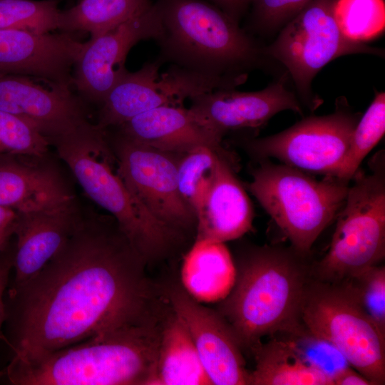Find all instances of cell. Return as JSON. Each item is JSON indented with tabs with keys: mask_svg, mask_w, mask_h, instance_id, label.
I'll return each instance as SVG.
<instances>
[{
	"mask_svg": "<svg viewBox=\"0 0 385 385\" xmlns=\"http://www.w3.org/2000/svg\"><path fill=\"white\" fill-rule=\"evenodd\" d=\"M385 163L380 151L370 172L352 178L328 251L312 262L313 277L337 283L355 278L385 257Z\"/></svg>",
	"mask_w": 385,
	"mask_h": 385,
	"instance_id": "52a82bcc",
	"label": "cell"
},
{
	"mask_svg": "<svg viewBox=\"0 0 385 385\" xmlns=\"http://www.w3.org/2000/svg\"><path fill=\"white\" fill-rule=\"evenodd\" d=\"M87 42L70 34L0 29V73L35 78L50 86L70 88L71 71Z\"/></svg>",
	"mask_w": 385,
	"mask_h": 385,
	"instance_id": "2e32d148",
	"label": "cell"
},
{
	"mask_svg": "<svg viewBox=\"0 0 385 385\" xmlns=\"http://www.w3.org/2000/svg\"><path fill=\"white\" fill-rule=\"evenodd\" d=\"M108 137L120 175L148 211L182 234L195 228V213L178 188V163L183 153L154 148L118 130Z\"/></svg>",
	"mask_w": 385,
	"mask_h": 385,
	"instance_id": "8fae6325",
	"label": "cell"
},
{
	"mask_svg": "<svg viewBox=\"0 0 385 385\" xmlns=\"http://www.w3.org/2000/svg\"><path fill=\"white\" fill-rule=\"evenodd\" d=\"M159 61L126 71L102 103L97 125L117 128L133 118L162 106H183L185 100L217 90L212 81L177 66L160 73Z\"/></svg>",
	"mask_w": 385,
	"mask_h": 385,
	"instance_id": "7c38bea8",
	"label": "cell"
},
{
	"mask_svg": "<svg viewBox=\"0 0 385 385\" xmlns=\"http://www.w3.org/2000/svg\"><path fill=\"white\" fill-rule=\"evenodd\" d=\"M287 76L284 73L257 91L224 88L202 93L191 99L188 108L202 125L220 140L231 131L262 127L283 111L302 115L300 102L286 86Z\"/></svg>",
	"mask_w": 385,
	"mask_h": 385,
	"instance_id": "5bb4252c",
	"label": "cell"
},
{
	"mask_svg": "<svg viewBox=\"0 0 385 385\" xmlns=\"http://www.w3.org/2000/svg\"><path fill=\"white\" fill-rule=\"evenodd\" d=\"M170 314L161 325L155 385L212 384L188 328Z\"/></svg>",
	"mask_w": 385,
	"mask_h": 385,
	"instance_id": "603a6c76",
	"label": "cell"
},
{
	"mask_svg": "<svg viewBox=\"0 0 385 385\" xmlns=\"http://www.w3.org/2000/svg\"><path fill=\"white\" fill-rule=\"evenodd\" d=\"M172 310L188 328L202 365L216 385H247L250 374L237 339L217 312L193 299L184 289L169 291Z\"/></svg>",
	"mask_w": 385,
	"mask_h": 385,
	"instance_id": "9a60e30c",
	"label": "cell"
},
{
	"mask_svg": "<svg viewBox=\"0 0 385 385\" xmlns=\"http://www.w3.org/2000/svg\"><path fill=\"white\" fill-rule=\"evenodd\" d=\"M162 23L155 4L95 39L89 40L74 66L73 85L87 99L103 103L127 71L125 61L140 41L158 39Z\"/></svg>",
	"mask_w": 385,
	"mask_h": 385,
	"instance_id": "4fadbf2b",
	"label": "cell"
},
{
	"mask_svg": "<svg viewBox=\"0 0 385 385\" xmlns=\"http://www.w3.org/2000/svg\"><path fill=\"white\" fill-rule=\"evenodd\" d=\"M146 264L113 217L82 216L40 272L6 290L13 357H36L154 318Z\"/></svg>",
	"mask_w": 385,
	"mask_h": 385,
	"instance_id": "6da1fadb",
	"label": "cell"
},
{
	"mask_svg": "<svg viewBox=\"0 0 385 385\" xmlns=\"http://www.w3.org/2000/svg\"><path fill=\"white\" fill-rule=\"evenodd\" d=\"M250 351L255 367L250 371V385H332L282 337L260 342Z\"/></svg>",
	"mask_w": 385,
	"mask_h": 385,
	"instance_id": "cb8c5ba5",
	"label": "cell"
},
{
	"mask_svg": "<svg viewBox=\"0 0 385 385\" xmlns=\"http://www.w3.org/2000/svg\"><path fill=\"white\" fill-rule=\"evenodd\" d=\"M160 329L153 318L36 357H12L6 378L14 385H155Z\"/></svg>",
	"mask_w": 385,
	"mask_h": 385,
	"instance_id": "3957f363",
	"label": "cell"
},
{
	"mask_svg": "<svg viewBox=\"0 0 385 385\" xmlns=\"http://www.w3.org/2000/svg\"><path fill=\"white\" fill-rule=\"evenodd\" d=\"M0 110L29 123L50 142L87 120L70 88L44 87L24 76L0 73Z\"/></svg>",
	"mask_w": 385,
	"mask_h": 385,
	"instance_id": "e0dca14e",
	"label": "cell"
},
{
	"mask_svg": "<svg viewBox=\"0 0 385 385\" xmlns=\"http://www.w3.org/2000/svg\"><path fill=\"white\" fill-rule=\"evenodd\" d=\"M312 0H251L253 26L262 31L283 27Z\"/></svg>",
	"mask_w": 385,
	"mask_h": 385,
	"instance_id": "d6a6232c",
	"label": "cell"
},
{
	"mask_svg": "<svg viewBox=\"0 0 385 385\" xmlns=\"http://www.w3.org/2000/svg\"><path fill=\"white\" fill-rule=\"evenodd\" d=\"M223 151L200 145L180 156L177 169L178 188L193 212L207 190L217 155Z\"/></svg>",
	"mask_w": 385,
	"mask_h": 385,
	"instance_id": "f1b7e54d",
	"label": "cell"
},
{
	"mask_svg": "<svg viewBox=\"0 0 385 385\" xmlns=\"http://www.w3.org/2000/svg\"><path fill=\"white\" fill-rule=\"evenodd\" d=\"M309 255L293 247L255 246L242 254L234 286L219 313L242 349H251L265 336L292 331L312 276Z\"/></svg>",
	"mask_w": 385,
	"mask_h": 385,
	"instance_id": "7a4b0ae2",
	"label": "cell"
},
{
	"mask_svg": "<svg viewBox=\"0 0 385 385\" xmlns=\"http://www.w3.org/2000/svg\"><path fill=\"white\" fill-rule=\"evenodd\" d=\"M184 289L199 302L223 300L232 290L236 267L224 242L195 240L181 269Z\"/></svg>",
	"mask_w": 385,
	"mask_h": 385,
	"instance_id": "7402d4cb",
	"label": "cell"
},
{
	"mask_svg": "<svg viewBox=\"0 0 385 385\" xmlns=\"http://www.w3.org/2000/svg\"><path fill=\"white\" fill-rule=\"evenodd\" d=\"M153 5L150 0H81L60 11L58 29L65 33L86 31L90 40L113 29Z\"/></svg>",
	"mask_w": 385,
	"mask_h": 385,
	"instance_id": "d4e9b609",
	"label": "cell"
},
{
	"mask_svg": "<svg viewBox=\"0 0 385 385\" xmlns=\"http://www.w3.org/2000/svg\"><path fill=\"white\" fill-rule=\"evenodd\" d=\"M6 247H7V246H6V247H4V246L0 245V251L4 250V249L6 248Z\"/></svg>",
	"mask_w": 385,
	"mask_h": 385,
	"instance_id": "74e56055",
	"label": "cell"
},
{
	"mask_svg": "<svg viewBox=\"0 0 385 385\" xmlns=\"http://www.w3.org/2000/svg\"><path fill=\"white\" fill-rule=\"evenodd\" d=\"M0 154H2V153L0 151Z\"/></svg>",
	"mask_w": 385,
	"mask_h": 385,
	"instance_id": "f35d334b",
	"label": "cell"
},
{
	"mask_svg": "<svg viewBox=\"0 0 385 385\" xmlns=\"http://www.w3.org/2000/svg\"><path fill=\"white\" fill-rule=\"evenodd\" d=\"M48 140L22 118L0 110V151L16 155L43 158Z\"/></svg>",
	"mask_w": 385,
	"mask_h": 385,
	"instance_id": "4dcf8cb0",
	"label": "cell"
},
{
	"mask_svg": "<svg viewBox=\"0 0 385 385\" xmlns=\"http://www.w3.org/2000/svg\"><path fill=\"white\" fill-rule=\"evenodd\" d=\"M4 154V153H2ZM0 154V207L24 212L75 201L60 174L34 157L31 160ZM44 158V157H43Z\"/></svg>",
	"mask_w": 385,
	"mask_h": 385,
	"instance_id": "ffe728a7",
	"label": "cell"
},
{
	"mask_svg": "<svg viewBox=\"0 0 385 385\" xmlns=\"http://www.w3.org/2000/svg\"><path fill=\"white\" fill-rule=\"evenodd\" d=\"M14 247L0 251V331L6 319L5 294L13 268Z\"/></svg>",
	"mask_w": 385,
	"mask_h": 385,
	"instance_id": "836d02e7",
	"label": "cell"
},
{
	"mask_svg": "<svg viewBox=\"0 0 385 385\" xmlns=\"http://www.w3.org/2000/svg\"><path fill=\"white\" fill-rule=\"evenodd\" d=\"M16 217V211L0 207V245L8 246L9 240L14 235Z\"/></svg>",
	"mask_w": 385,
	"mask_h": 385,
	"instance_id": "d590c367",
	"label": "cell"
},
{
	"mask_svg": "<svg viewBox=\"0 0 385 385\" xmlns=\"http://www.w3.org/2000/svg\"><path fill=\"white\" fill-rule=\"evenodd\" d=\"M51 144L86 194L110 214L147 263L169 255L183 234L153 217L129 189L106 130L86 120Z\"/></svg>",
	"mask_w": 385,
	"mask_h": 385,
	"instance_id": "5b68a950",
	"label": "cell"
},
{
	"mask_svg": "<svg viewBox=\"0 0 385 385\" xmlns=\"http://www.w3.org/2000/svg\"><path fill=\"white\" fill-rule=\"evenodd\" d=\"M359 119L360 113L340 100L332 113L309 116L277 134L248 139L245 148L257 160L275 158L304 172L337 177Z\"/></svg>",
	"mask_w": 385,
	"mask_h": 385,
	"instance_id": "30bf717a",
	"label": "cell"
},
{
	"mask_svg": "<svg viewBox=\"0 0 385 385\" xmlns=\"http://www.w3.org/2000/svg\"><path fill=\"white\" fill-rule=\"evenodd\" d=\"M333 16L346 38L357 42L369 40L384 30V1L335 0Z\"/></svg>",
	"mask_w": 385,
	"mask_h": 385,
	"instance_id": "4316f807",
	"label": "cell"
},
{
	"mask_svg": "<svg viewBox=\"0 0 385 385\" xmlns=\"http://www.w3.org/2000/svg\"><path fill=\"white\" fill-rule=\"evenodd\" d=\"M162 23L158 59L215 83L220 89L243 83L262 48L222 10L203 0H158Z\"/></svg>",
	"mask_w": 385,
	"mask_h": 385,
	"instance_id": "277c9868",
	"label": "cell"
},
{
	"mask_svg": "<svg viewBox=\"0 0 385 385\" xmlns=\"http://www.w3.org/2000/svg\"><path fill=\"white\" fill-rule=\"evenodd\" d=\"M301 322L334 344L372 385L385 384V334L364 310L350 280L332 283L312 277Z\"/></svg>",
	"mask_w": 385,
	"mask_h": 385,
	"instance_id": "ba28073f",
	"label": "cell"
},
{
	"mask_svg": "<svg viewBox=\"0 0 385 385\" xmlns=\"http://www.w3.org/2000/svg\"><path fill=\"white\" fill-rule=\"evenodd\" d=\"M385 132V93H377L359 120L351 136L346 156L337 177L351 180L359 166Z\"/></svg>",
	"mask_w": 385,
	"mask_h": 385,
	"instance_id": "83f0119b",
	"label": "cell"
},
{
	"mask_svg": "<svg viewBox=\"0 0 385 385\" xmlns=\"http://www.w3.org/2000/svg\"><path fill=\"white\" fill-rule=\"evenodd\" d=\"M247 188L297 252L309 255L314 242L342 209L350 181L322 180L269 159L258 160Z\"/></svg>",
	"mask_w": 385,
	"mask_h": 385,
	"instance_id": "8992f818",
	"label": "cell"
},
{
	"mask_svg": "<svg viewBox=\"0 0 385 385\" xmlns=\"http://www.w3.org/2000/svg\"><path fill=\"white\" fill-rule=\"evenodd\" d=\"M82 215L75 201L56 207L17 212L14 235V290L34 277L73 234Z\"/></svg>",
	"mask_w": 385,
	"mask_h": 385,
	"instance_id": "ac0fdd59",
	"label": "cell"
},
{
	"mask_svg": "<svg viewBox=\"0 0 385 385\" xmlns=\"http://www.w3.org/2000/svg\"><path fill=\"white\" fill-rule=\"evenodd\" d=\"M233 20L239 23L251 0H208Z\"/></svg>",
	"mask_w": 385,
	"mask_h": 385,
	"instance_id": "e575fe53",
	"label": "cell"
},
{
	"mask_svg": "<svg viewBox=\"0 0 385 385\" xmlns=\"http://www.w3.org/2000/svg\"><path fill=\"white\" fill-rule=\"evenodd\" d=\"M334 385H372V384L359 372L350 368L336 379Z\"/></svg>",
	"mask_w": 385,
	"mask_h": 385,
	"instance_id": "8d00e7d4",
	"label": "cell"
},
{
	"mask_svg": "<svg viewBox=\"0 0 385 385\" xmlns=\"http://www.w3.org/2000/svg\"><path fill=\"white\" fill-rule=\"evenodd\" d=\"M117 128L129 138L163 151L181 154L200 145L222 149V140L183 106L151 109Z\"/></svg>",
	"mask_w": 385,
	"mask_h": 385,
	"instance_id": "44dd1931",
	"label": "cell"
},
{
	"mask_svg": "<svg viewBox=\"0 0 385 385\" xmlns=\"http://www.w3.org/2000/svg\"><path fill=\"white\" fill-rule=\"evenodd\" d=\"M281 335L309 366L325 376L332 385L342 373L352 368L334 344L313 333L302 323Z\"/></svg>",
	"mask_w": 385,
	"mask_h": 385,
	"instance_id": "484cf974",
	"label": "cell"
},
{
	"mask_svg": "<svg viewBox=\"0 0 385 385\" xmlns=\"http://www.w3.org/2000/svg\"><path fill=\"white\" fill-rule=\"evenodd\" d=\"M365 312L385 334V267L376 265L349 279Z\"/></svg>",
	"mask_w": 385,
	"mask_h": 385,
	"instance_id": "1f68e13d",
	"label": "cell"
},
{
	"mask_svg": "<svg viewBox=\"0 0 385 385\" xmlns=\"http://www.w3.org/2000/svg\"><path fill=\"white\" fill-rule=\"evenodd\" d=\"M60 11L55 0H0V29L48 33L58 29Z\"/></svg>",
	"mask_w": 385,
	"mask_h": 385,
	"instance_id": "f546056e",
	"label": "cell"
},
{
	"mask_svg": "<svg viewBox=\"0 0 385 385\" xmlns=\"http://www.w3.org/2000/svg\"><path fill=\"white\" fill-rule=\"evenodd\" d=\"M194 212L195 240L225 243L252 229L251 201L225 153L217 155L209 185Z\"/></svg>",
	"mask_w": 385,
	"mask_h": 385,
	"instance_id": "d6986e66",
	"label": "cell"
},
{
	"mask_svg": "<svg viewBox=\"0 0 385 385\" xmlns=\"http://www.w3.org/2000/svg\"><path fill=\"white\" fill-rule=\"evenodd\" d=\"M335 0H312L287 23L263 55L278 60L287 69L302 98L315 109L320 100L313 97L311 83L329 62L353 53L383 55L382 51L351 41L340 32L333 16Z\"/></svg>",
	"mask_w": 385,
	"mask_h": 385,
	"instance_id": "9c48e42d",
	"label": "cell"
}]
</instances>
